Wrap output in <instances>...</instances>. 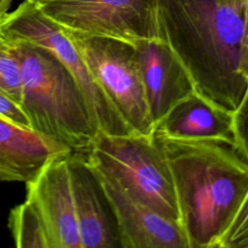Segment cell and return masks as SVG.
<instances>
[{
    "label": "cell",
    "mask_w": 248,
    "mask_h": 248,
    "mask_svg": "<svg viewBox=\"0 0 248 248\" xmlns=\"http://www.w3.org/2000/svg\"><path fill=\"white\" fill-rule=\"evenodd\" d=\"M247 12L217 0H156L160 40L195 91L230 112L248 100Z\"/></svg>",
    "instance_id": "6da1fadb"
},
{
    "label": "cell",
    "mask_w": 248,
    "mask_h": 248,
    "mask_svg": "<svg viewBox=\"0 0 248 248\" xmlns=\"http://www.w3.org/2000/svg\"><path fill=\"white\" fill-rule=\"evenodd\" d=\"M154 136L171 170L188 248H216L234 216L248 204V153L222 139Z\"/></svg>",
    "instance_id": "7a4b0ae2"
},
{
    "label": "cell",
    "mask_w": 248,
    "mask_h": 248,
    "mask_svg": "<svg viewBox=\"0 0 248 248\" xmlns=\"http://www.w3.org/2000/svg\"><path fill=\"white\" fill-rule=\"evenodd\" d=\"M9 42L19 62L20 107L31 129L71 152L85 154L100 130L74 76L51 51L23 41Z\"/></svg>",
    "instance_id": "3957f363"
},
{
    "label": "cell",
    "mask_w": 248,
    "mask_h": 248,
    "mask_svg": "<svg viewBox=\"0 0 248 248\" xmlns=\"http://www.w3.org/2000/svg\"><path fill=\"white\" fill-rule=\"evenodd\" d=\"M85 155L92 166L114 180L130 197L180 224L171 170L154 131L127 135L100 132Z\"/></svg>",
    "instance_id": "277c9868"
},
{
    "label": "cell",
    "mask_w": 248,
    "mask_h": 248,
    "mask_svg": "<svg viewBox=\"0 0 248 248\" xmlns=\"http://www.w3.org/2000/svg\"><path fill=\"white\" fill-rule=\"evenodd\" d=\"M94 80L133 133L154 131L135 45L65 30Z\"/></svg>",
    "instance_id": "5b68a950"
},
{
    "label": "cell",
    "mask_w": 248,
    "mask_h": 248,
    "mask_svg": "<svg viewBox=\"0 0 248 248\" xmlns=\"http://www.w3.org/2000/svg\"><path fill=\"white\" fill-rule=\"evenodd\" d=\"M0 36L9 41H23L51 51L74 76L80 86L101 133H133L94 80L63 28L29 0L21 2L0 21Z\"/></svg>",
    "instance_id": "8992f818"
},
{
    "label": "cell",
    "mask_w": 248,
    "mask_h": 248,
    "mask_svg": "<svg viewBox=\"0 0 248 248\" xmlns=\"http://www.w3.org/2000/svg\"><path fill=\"white\" fill-rule=\"evenodd\" d=\"M37 5L68 31L133 45L160 40L156 0H49Z\"/></svg>",
    "instance_id": "52a82bcc"
},
{
    "label": "cell",
    "mask_w": 248,
    "mask_h": 248,
    "mask_svg": "<svg viewBox=\"0 0 248 248\" xmlns=\"http://www.w3.org/2000/svg\"><path fill=\"white\" fill-rule=\"evenodd\" d=\"M66 156L52 158L26 182L25 201L40 216L49 248H81Z\"/></svg>",
    "instance_id": "ba28073f"
},
{
    "label": "cell",
    "mask_w": 248,
    "mask_h": 248,
    "mask_svg": "<svg viewBox=\"0 0 248 248\" xmlns=\"http://www.w3.org/2000/svg\"><path fill=\"white\" fill-rule=\"evenodd\" d=\"M81 248H121L117 220L85 154L66 156Z\"/></svg>",
    "instance_id": "9c48e42d"
},
{
    "label": "cell",
    "mask_w": 248,
    "mask_h": 248,
    "mask_svg": "<svg viewBox=\"0 0 248 248\" xmlns=\"http://www.w3.org/2000/svg\"><path fill=\"white\" fill-rule=\"evenodd\" d=\"M94 169L115 214L121 248H188L180 224L137 202L114 180Z\"/></svg>",
    "instance_id": "30bf717a"
},
{
    "label": "cell",
    "mask_w": 248,
    "mask_h": 248,
    "mask_svg": "<svg viewBox=\"0 0 248 248\" xmlns=\"http://www.w3.org/2000/svg\"><path fill=\"white\" fill-rule=\"evenodd\" d=\"M150 116L155 125L181 100L195 91L179 59L161 40L135 44Z\"/></svg>",
    "instance_id": "8fae6325"
},
{
    "label": "cell",
    "mask_w": 248,
    "mask_h": 248,
    "mask_svg": "<svg viewBox=\"0 0 248 248\" xmlns=\"http://www.w3.org/2000/svg\"><path fill=\"white\" fill-rule=\"evenodd\" d=\"M71 150L33 131L0 117V180L28 182L52 158Z\"/></svg>",
    "instance_id": "7c38bea8"
},
{
    "label": "cell",
    "mask_w": 248,
    "mask_h": 248,
    "mask_svg": "<svg viewBox=\"0 0 248 248\" xmlns=\"http://www.w3.org/2000/svg\"><path fill=\"white\" fill-rule=\"evenodd\" d=\"M154 132L173 139H222L234 142L232 112L215 106L196 91L178 102L155 125Z\"/></svg>",
    "instance_id": "4fadbf2b"
},
{
    "label": "cell",
    "mask_w": 248,
    "mask_h": 248,
    "mask_svg": "<svg viewBox=\"0 0 248 248\" xmlns=\"http://www.w3.org/2000/svg\"><path fill=\"white\" fill-rule=\"evenodd\" d=\"M8 226L16 247L49 248L44 224L26 201L11 209Z\"/></svg>",
    "instance_id": "5bb4252c"
},
{
    "label": "cell",
    "mask_w": 248,
    "mask_h": 248,
    "mask_svg": "<svg viewBox=\"0 0 248 248\" xmlns=\"http://www.w3.org/2000/svg\"><path fill=\"white\" fill-rule=\"evenodd\" d=\"M0 89L20 106L21 74L11 43L0 36Z\"/></svg>",
    "instance_id": "9a60e30c"
},
{
    "label": "cell",
    "mask_w": 248,
    "mask_h": 248,
    "mask_svg": "<svg viewBox=\"0 0 248 248\" xmlns=\"http://www.w3.org/2000/svg\"><path fill=\"white\" fill-rule=\"evenodd\" d=\"M216 248H248V204H245L234 216Z\"/></svg>",
    "instance_id": "2e32d148"
},
{
    "label": "cell",
    "mask_w": 248,
    "mask_h": 248,
    "mask_svg": "<svg viewBox=\"0 0 248 248\" xmlns=\"http://www.w3.org/2000/svg\"><path fill=\"white\" fill-rule=\"evenodd\" d=\"M0 117L18 126L29 128L30 123L27 116L23 112L21 107L14 102L8 95L0 89Z\"/></svg>",
    "instance_id": "e0dca14e"
},
{
    "label": "cell",
    "mask_w": 248,
    "mask_h": 248,
    "mask_svg": "<svg viewBox=\"0 0 248 248\" xmlns=\"http://www.w3.org/2000/svg\"><path fill=\"white\" fill-rule=\"evenodd\" d=\"M246 122H247V101L243 102L240 107L232 112V132L234 143L245 153L247 150L246 139Z\"/></svg>",
    "instance_id": "ac0fdd59"
},
{
    "label": "cell",
    "mask_w": 248,
    "mask_h": 248,
    "mask_svg": "<svg viewBox=\"0 0 248 248\" xmlns=\"http://www.w3.org/2000/svg\"><path fill=\"white\" fill-rule=\"evenodd\" d=\"M217 1L234 8L248 7V0H217Z\"/></svg>",
    "instance_id": "d6986e66"
},
{
    "label": "cell",
    "mask_w": 248,
    "mask_h": 248,
    "mask_svg": "<svg viewBox=\"0 0 248 248\" xmlns=\"http://www.w3.org/2000/svg\"><path fill=\"white\" fill-rule=\"evenodd\" d=\"M13 0H0V21L9 13Z\"/></svg>",
    "instance_id": "ffe728a7"
},
{
    "label": "cell",
    "mask_w": 248,
    "mask_h": 248,
    "mask_svg": "<svg viewBox=\"0 0 248 248\" xmlns=\"http://www.w3.org/2000/svg\"><path fill=\"white\" fill-rule=\"evenodd\" d=\"M33 3H36V4H39V3H43V2H46V1H49V0H29Z\"/></svg>",
    "instance_id": "44dd1931"
}]
</instances>
